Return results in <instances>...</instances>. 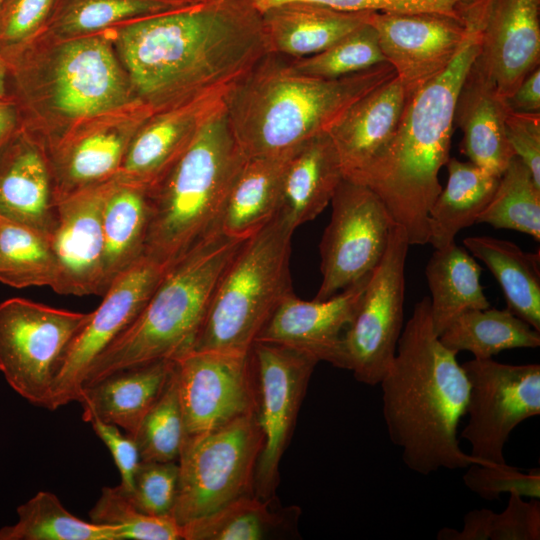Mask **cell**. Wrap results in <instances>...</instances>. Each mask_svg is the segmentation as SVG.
Listing matches in <instances>:
<instances>
[{"mask_svg": "<svg viewBox=\"0 0 540 540\" xmlns=\"http://www.w3.org/2000/svg\"><path fill=\"white\" fill-rule=\"evenodd\" d=\"M12 97L10 93L9 73L7 66L0 57V99Z\"/></svg>", "mask_w": 540, "mask_h": 540, "instance_id": "53", "label": "cell"}, {"mask_svg": "<svg viewBox=\"0 0 540 540\" xmlns=\"http://www.w3.org/2000/svg\"><path fill=\"white\" fill-rule=\"evenodd\" d=\"M4 62L21 127L47 152L81 122L138 101L106 32L36 38Z\"/></svg>", "mask_w": 540, "mask_h": 540, "instance_id": "4", "label": "cell"}, {"mask_svg": "<svg viewBox=\"0 0 540 540\" xmlns=\"http://www.w3.org/2000/svg\"><path fill=\"white\" fill-rule=\"evenodd\" d=\"M409 246L405 231L395 225L342 336L339 368L350 370L366 385L379 384L396 352L403 329Z\"/></svg>", "mask_w": 540, "mask_h": 540, "instance_id": "11", "label": "cell"}, {"mask_svg": "<svg viewBox=\"0 0 540 540\" xmlns=\"http://www.w3.org/2000/svg\"><path fill=\"white\" fill-rule=\"evenodd\" d=\"M295 148L247 158L229 192L219 224L221 233L246 239L277 214L282 176Z\"/></svg>", "mask_w": 540, "mask_h": 540, "instance_id": "29", "label": "cell"}, {"mask_svg": "<svg viewBox=\"0 0 540 540\" xmlns=\"http://www.w3.org/2000/svg\"><path fill=\"white\" fill-rule=\"evenodd\" d=\"M464 247L499 283L507 308L540 332V255L491 236H470Z\"/></svg>", "mask_w": 540, "mask_h": 540, "instance_id": "33", "label": "cell"}, {"mask_svg": "<svg viewBox=\"0 0 540 540\" xmlns=\"http://www.w3.org/2000/svg\"><path fill=\"white\" fill-rule=\"evenodd\" d=\"M456 355L435 334L429 297H423L414 305L379 382L389 438L402 450L406 467L421 475L482 465L457 439L469 383Z\"/></svg>", "mask_w": 540, "mask_h": 540, "instance_id": "2", "label": "cell"}, {"mask_svg": "<svg viewBox=\"0 0 540 540\" xmlns=\"http://www.w3.org/2000/svg\"><path fill=\"white\" fill-rule=\"evenodd\" d=\"M0 216L48 240L56 225L57 201L47 151L22 127L0 154Z\"/></svg>", "mask_w": 540, "mask_h": 540, "instance_id": "23", "label": "cell"}, {"mask_svg": "<svg viewBox=\"0 0 540 540\" xmlns=\"http://www.w3.org/2000/svg\"><path fill=\"white\" fill-rule=\"evenodd\" d=\"M166 268L143 255L110 283L98 308L67 349L55 377L47 409L80 400L85 375L94 360L140 314Z\"/></svg>", "mask_w": 540, "mask_h": 540, "instance_id": "15", "label": "cell"}, {"mask_svg": "<svg viewBox=\"0 0 540 540\" xmlns=\"http://www.w3.org/2000/svg\"><path fill=\"white\" fill-rule=\"evenodd\" d=\"M153 113L134 101L72 128L47 152L56 201L116 177L131 140Z\"/></svg>", "mask_w": 540, "mask_h": 540, "instance_id": "17", "label": "cell"}, {"mask_svg": "<svg viewBox=\"0 0 540 540\" xmlns=\"http://www.w3.org/2000/svg\"><path fill=\"white\" fill-rule=\"evenodd\" d=\"M7 0H0V10L3 7V5L6 3Z\"/></svg>", "mask_w": 540, "mask_h": 540, "instance_id": "55", "label": "cell"}, {"mask_svg": "<svg viewBox=\"0 0 540 540\" xmlns=\"http://www.w3.org/2000/svg\"><path fill=\"white\" fill-rule=\"evenodd\" d=\"M250 355L256 379V417L263 437L255 469L254 494L270 500L276 499L280 461L319 361L296 349L263 341L254 342Z\"/></svg>", "mask_w": 540, "mask_h": 540, "instance_id": "14", "label": "cell"}, {"mask_svg": "<svg viewBox=\"0 0 540 540\" xmlns=\"http://www.w3.org/2000/svg\"><path fill=\"white\" fill-rule=\"evenodd\" d=\"M56 0H7L0 10V57L6 61L43 31Z\"/></svg>", "mask_w": 540, "mask_h": 540, "instance_id": "44", "label": "cell"}, {"mask_svg": "<svg viewBox=\"0 0 540 540\" xmlns=\"http://www.w3.org/2000/svg\"><path fill=\"white\" fill-rule=\"evenodd\" d=\"M475 62L504 100L540 62V0H490Z\"/></svg>", "mask_w": 540, "mask_h": 540, "instance_id": "21", "label": "cell"}, {"mask_svg": "<svg viewBox=\"0 0 540 540\" xmlns=\"http://www.w3.org/2000/svg\"><path fill=\"white\" fill-rule=\"evenodd\" d=\"M263 437L256 412L208 433L185 436L172 517L180 525L254 493Z\"/></svg>", "mask_w": 540, "mask_h": 540, "instance_id": "9", "label": "cell"}, {"mask_svg": "<svg viewBox=\"0 0 540 540\" xmlns=\"http://www.w3.org/2000/svg\"><path fill=\"white\" fill-rule=\"evenodd\" d=\"M463 475L465 485L486 500L499 499L501 493H516L534 499L540 498V472L533 469L523 473L508 464L487 466L471 464Z\"/></svg>", "mask_w": 540, "mask_h": 540, "instance_id": "46", "label": "cell"}, {"mask_svg": "<svg viewBox=\"0 0 540 540\" xmlns=\"http://www.w3.org/2000/svg\"><path fill=\"white\" fill-rule=\"evenodd\" d=\"M330 204V222L319 244L322 282L315 300H326L370 275L396 225L374 191L347 178Z\"/></svg>", "mask_w": 540, "mask_h": 540, "instance_id": "13", "label": "cell"}, {"mask_svg": "<svg viewBox=\"0 0 540 540\" xmlns=\"http://www.w3.org/2000/svg\"><path fill=\"white\" fill-rule=\"evenodd\" d=\"M462 367L469 392L468 422L461 437L482 465H506L503 451L511 432L540 414V365L474 358Z\"/></svg>", "mask_w": 540, "mask_h": 540, "instance_id": "12", "label": "cell"}, {"mask_svg": "<svg viewBox=\"0 0 540 540\" xmlns=\"http://www.w3.org/2000/svg\"><path fill=\"white\" fill-rule=\"evenodd\" d=\"M230 89L154 112L131 140L116 178L147 190L153 187L188 149L205 122L224 105Z\"/></svg>", "mask_w": 540, "mask_h": 540, "instance_id": "20", "label": "cell"}, {"mask_svg": "<svg viewBox=\"0 0 540 540\" xmlns=\"http://www.w3.org/2000/svg\"><path fill=\"white\" fill-rule=\"evenodd\" d=\"M111 180L57 199L49 238L56 265L52 289L61 295H104L103 204Z\"/></svg>", "mask_w": 540, "mask_h": 540, "instance_id": "19", "label": "cell"}, {"mask_svg": "<svg viewBox=\"0 0 540 540\" xmlns=\"http://www.w3.org/2000/svg\"><path fill=\"white\" fill-rule=\"evenodd\" d=\"M174 361L185 436L217 430L256 412L250 352L190 351Z\"/></svg>", "mask_w": 540, "mask_h": 540, "instance_id": "16", "label": "cell"}, {"mask_svg": "<svg viewBox=\"0 0 540 540\" xmlns=\"http://www.w3.org/2000/svg\"><path fill=\"white\" fill-rule=\"evenodd\" d=\"M504 123L515 156L526 165L540 187V113H517L508 109Z\"/></svg>", "mask_w": 540, "mask_h": 540, "instance_id": "48", "label": "cell"}, {"mask_svg": "<svg viewBox=\"0 0 540 540\" xmlns=\"http://www.w3.org/2000/svg\"><path fill=\"white\" fill-rule=\"evenodd\" d=\"M454 353L467 351L487 359L509 349L540 346V332L508 308L476 309L459 315L439 336Z\"/></svg>", "mask_w": 540, "mask_h": 540, "instance_id": "36", "label": "cell"}, {"mask_svg": "<svg viewBox=\"0 0 540 540\" xmlns=\"http://www.w3.org/2000/svg\"><path fill=\"white\" fill-rule=\"evenodd\" d=\"M178 478L177 462L141 461L131 491L123 492L143 513L152 516H172Z\"/></svg>", "mask_w": 540, "mask_h": 540, "instance_id": "43", "label": "cell"}, {"mask_svg": "<svg viewBox=\"0 0 540 540\" xmlns=\"http://www.w3.org/2000/svg\"><path fill=\"white\" fill-rule=\"evenodd\" d=\"M368 278L369 275L326 300L305 301L290 293L274 310L255 341L287 346L339 368L342 336Z\"/></svg>", "mask_w": 540, "mask_h": 540, "instance_id": "22", "label": "cell"}, {"mask_svg": "<svg viewBox=\"0 0 540 540\" xmlns=\"http://www.w3.org/2000/svg\"><path fill=\"white\" fill-rule=\"evenodd\" d=\"M489 1L474 0L469 5L468 34L457 55L443 72L409 95L387 148L349 179L378 195L410 246L429 241V210L442 190L440 169L450 158L456 101L481 48Z\"/></svg>", "mask_w": 540, "mask_h": 540, "instance_id": "3", "label": "cell"}, {"mask_svg": "<svg viewBox=\"0 0 540 540\" xmlns=\"http://www.w3.org/2000/svg\"><path fill=\"white\" fill-rule=\"evenodd\" d=\"M20 128V112L13 97L0 99V154Z\"/></svg>", "mask_w": 540, "mask_h": 540, "instance_id": "52", "label": "cell"}, {"mask_svg": "<svg viewBox=\"0 0 540 540\" xmlns=\"http://www.w3.org/2000/svg\"><path fill=\"white\" fill-rule=\"evenodd\" d=\"M106 33L135 99L153 112L232 88L269 53L248 0H202Z\"/></svg>", "mask_w": 540, "mask_h": 540, "instance_id": "1", "label": "cell"}, {"mask_svg": "<svg viewBox=\"0 0 540 540\" xmlns=\"http://www.w3.org/2000/svg\"><path fill=\"white\" fill-rule=\"evenodd\" d=\"M246 160L224 103L166 175L148 190L150 217L144 255L169 268L219 231L229 192Z\"/></svg>", "mask_w": 540, "mask_h": 540, "instance_id": "7", "label": "cell"}, {"mask_svg": "<svg viewBox=\"0 0 540 540\" xmlns=\"http://www.w3.org/2000/svg\"><path fill=\"white\" fill-rule=\"evenodd\" d=\"M174 367V360H158L116 371L83 387L79 400L83 420L97 418L133 438L164 391Z\"/></svg>", "mask_w": 540, "mask_h": 540, "instance_id": "27", "label": "cell"}, {"mask_svg": "<svg viewBox=\"0 0 540 540\" xmlns=\"http://www.w3.org/2000/svg\"><path fill=\"white\" fill-rule=\"evenodd\" d=\"M90 317L24 298L1 302L0 372L9 386L47 408L65 353Z\"/></svg>", "mask_w": 540, "mask_h": 540, "instance_id": "10", "label": "cell"}, {"mask_svg": "<svg viewBox=\"0 0 540 540\" xmlns=\"http://www.w3.org/2000/svg\"><path fill=\"white\" fill-rule=\"evenodd\" d=\"M246 239L214 232L171 265L137 318L91 364L82 388L192 351L219 279Z\"/></svg>", "mask_w": 540, "mask_h": 540, "instance_id": "6", "label": "cell"}, {"mask_svg": "<svg viewBox=\"0 0 540 540\" xmlns=\"http://www.w3.org/2000/svg\"><path fill=\"white\" fill-rule=\"evenodd\" d=\"M448 180L429 210V242L435 249L455 241L456 235L477 222L491 201L500 176L472 162L449 158Z\"/></svg>", "mask_w": 540, "mask_h": 540, "instance_id": "32", "label": "cell"}, {"mask_svg": "<svg viewBox=\"0 0 540 540\" xmlns=\"http://www.w3.org/2000/svg\"><path fill=\"white\" fill-rule=\"evenodd\" d=\"M260 13L287 2H304L351 12L439 13L463 18L474 0H248Z\"/></svg>", "mask_w": 540, "mask_h": 540, "instance_id": "45", "label": "cell"}, {"mask_svg": "<svg viewBox=\"0 0 540 540\" xmlns=\"http://www.w3.org/2000/svg\"><path fill=\"white\" fill-rule=\"evenodd\" d=\"M293 233L276 214L244 241L219 279L192 351L250 352L274 310L294 292Z\"/></svg>", "mask_w": 540, "mask_h": 540, "instance_id": "8", "label": "cell"}, {"mask_svg": "<svg viewBox=\"0 0 540 540\" xmlns=\"http://www.w3.org/2000/svg\"><path fill=\"white\" fill-rule=\"evenodd\" d=\"M254 493L181 526L182 540H263L294 527L300 514L295 507L275 510L273 501Z\"/></svg>", "mask_w": 540, "mask_h": 540, "instance_id": "35", "label": "cell"}, {"mask_svg": "<svg viewBox=\"0 0 540 540\" xmlns=\"http://www.w3.org/2000/svg\"><path fill=\"white\" fill-rule=\"evenodd\" d=\"M177 1H184V2H190V3H196L202 0H177Z\"/></svg>", "mask_w": 540, "mask_h": 540, "instance_id": "54", "label": "cell"}, {"mask_svg": "<svg viewBox=\"0 0 540 540\" xmlns=\"http://www.w3.org/2000/svg\"><path fill=\"white\" fill-rule=\"evenodd\" d=\"M149 217L148 190L114 177L102 211L106 291L118 274L144 255Z\"/></svg>", "mask_w": 540, "mask_h": 540, "instance_id": "30", "label": "cell"}, {"mask_svg": "<svg viewBox=\"0 0 540 540\" xmlns=\"http://www.w3.org/2000/svg\"><path fill=\"white\" fill-rule=\"evenodd\" d=\"M477 222L540 240V187L519 157L514 156L500 176L497 189Z\"/></svg>", "mask_w": 540, "mask_h": 540, "instance_id": "39", "label": "cell"}, {"mask_svg": "<svg viewBox=\"0 0 540 540\" xmlns=\"http://www.w3.org/2000/svg\"><path fill=\"white\" fill-rule=\"evenodd\" d=\"M17 516L16 523L0 528V540H121L118 528L72 515L47 491L18 506Z\"/></svg>", "mask_w": 540, "mask_h": 540, "instance_id": "37", "label": "cell"}, {"mask_svg": "<svg viewBox=\"0 0 540 540\" xmlns=\"http://www.w3.org/2000/svg\"><path fill=\"white\" fill-rule=\"evenodd\" d=\"M88 422L112 455L121 477L120 488L125 493H129L133 487L135 473L141 462L135 440L126 433L122 434L119 427L105 423L97 418H92Z\"/></svg>", "mask_w": 540, "mask_h": 540, "instance_id": "49", "label": "cell"}, {"mask_svg": "<svg viewBox=\"0 0 540 540\" xmlns=\"http://www.w3.org/2000/svg\"><path fill=\"white\" fill-rule=\"evenodd\" d=\"M371 13L287 2L260 14L269 52L300 59L327 49L365 24Z\"/></svg>", "mask_w": 540, "mask_h": 540, "instance_id": "28", "label": "cell"}, {"mask_svg": "<svg viewBox=\"0 0 540 540\" xmlns=\"http://www.w3.org/2000/svg\"><path fill=\"white\" fill-rule=\"evenodd\" d=\"M184 438L174 367L164 391L143 418L133 439L141 461L177 462Z\"/></svg>", "mask_w": 540, "mask_h": 540, "instance_id": "41", "label": "cell"}, {"mask_svg": "<svg viewBox=\"0 0 540 540\" xmlns=\"http://www.w3.org/2000/svg\"><path fill=\"white\" fill-rule=\"evenodd\" d=\"M408 97L395 75L355 101L328 129L344 178L356 177L384 152L397 131Z\"/></svg>", "mask_w": 540, "mask_h": 540, "instance_id": "24", "label": "cell"}, {"mask_svg": "<svg viewBox=\"0 0 540 540\" xmlns=\"http://www.w3.org/2000/svg\"><path fill=\"white\" fill-rule=\"evenodd\" d=\"M467 9L461 19L427 12L370 14L368 22L385 61L409 95L443 72L457 55L468 34Z\"/></svg>", "mask_w": 540, "mask_h": 540, "instance_id": "18", "label": "cell"}, {"mask_svg": "<svg viewBox=\"0 0 540 540\" xmlns=\"http://www.w3.org/2000/svg\"><path fill=\"white\" fill-rule=\"evenodd\" d=\"M384 62L377 33L368 21L315 55L288 58L291 71L317 79L342 78Z\"/></svg>", "mask_w": 540, "mask_h": 540, "instance_id": "40", "label": "cell"}, {"mask_svg": "<svg viewBox=\"0 0 540 540\" xmlns=\"http://www.w3.org/2000/svg\"><path fill=\"white\" fill-rule=\"evenodd\" d=\"M192 4L177 0H56L43 31L36 38L69 39L100 34Z\"/></svg>", "mask_w": 540, "mask_h": 540, "instance_id": "34", "label": "cell"}, {"mask_svg": "<svg viewBox=\"0 0 540 540\" xmlns=\"http://www.w3.org/2000/svg\"><path fill=\"white\" fill-rule=\"evenodd\" d=\"M396 75L387 62L338 79L294 73L268 53L226 94L232 133L247 158L291 150L328 129L359 98Z\"/></svg>", "mask_w": 540, "mask_h": 540, "instance_id": "5", "label": "cell"}, {"mask_svg": "<svg viewBox=\"0 0 540 540\" xmlns=\"http://www.w3.org/2000/svg\"><path fill=\"white\" fill-rule=\"evenodd\" d=\"M489 539L539 540V501L526 502L522 496L511 493L506 509L493 515Z\"/></svg>", "mask_w": 540, "mask_h": 540, "instance_id": "47", "label": "cell"}, {"mask_svg": "<svg viewBox=\"0 0 540 540\" xmlns=\"http://www.w3.org/2000/svg\"><path fill=\"white\" fill-rule=\"evenodd\" d=\"M55 279L49 240L24 224L0 216V282L18 289L52 288Z\"/></svg>", "mask_w": 540, "mask_h": 540, "instance_id": "38", "label": "cell"}, {"mask_svg": "<svg viewBox=\"0 0 540 540\" xmlns=\"http://www.w3.org/2000/svg\"><path fill=\"white\" fill-rule=\"evenodd\" d=\"M494 512L489 509H476L464 517L463 529L442 528L437 539L440 540H487L490 537Z\"/></svg>", "mask_w": 540, "mask_h": 540, "instance_id": "50", "label": "cell"}, {"mask_svg": "<svg viewBox=\"0 0 540 540\" xmlns=\"http://www.w3.org/2000/svg\"><path fill=\"white\" fill-rule=\"evenodd\" d=\"M507 111L504 100L474 60L457 97L454 125L462 130V148L469 161L498 176L515 156L505 132Z\"/></svg>", "mask_w": 540, "mask_h": 540, "instance_id": "25", "label": "cell"}, {"mask_svg": "<svg viewBox=\"0 0 540 540\" xmlns=\"http://www.w3.org/2000/svg\"><path fill=\"white\" fill-rule=\"evenodd\" d=\"M343 179L341 162L329 134L315 135L297 146L288 159L277 214L295 231L330 204Z\"/></svg>", "mask_w": 540, "mask_h": 540, "instance_id": "26", "label": "cell"}, {"mask_svg": "<svg viewBox=\"0 0 540 540\" xmlns=\"http://www.w3.org/2000/svg\"><path fill=\"white\" fill-rule=\"evenodd\" d=\"M425 275L430 290L431 321L438 337L462 313L490 307L480 283V265L455 241L435 249Z\"/></svg>", "mask_w": 540, "mask_h": 540, "instance_id": "31", "label": "cell"}, {"mask_svg": "<svg viewBox=\"0 0 540 540\" xmlns=\"http://www.w3.org/2000/svg\"><path fill=\"white\" fill-rule=\"evenodd\" d=\"M89 517L94 523L118 528L121 540H182L181 526L172 516L141 512L119 485L102 489Z\"/></svg>", "mask_w": 540, "mask_h": 540, "instance_id": "42", "label": "cell"}, {"mask_svg": "<svg viewBox=\"0 0 540 540\" xmlns=\"http://www.w3.org/2000/svg\"><path fill=\"white\" fill-rule=\"evenodd\" d=\"M504 102L510 111L540 113V68L531 71Z\"/></svg>", "mask_w": 540, "mask_h": 540, "instance_id": "51", "label": "cell"}]
</instances>
